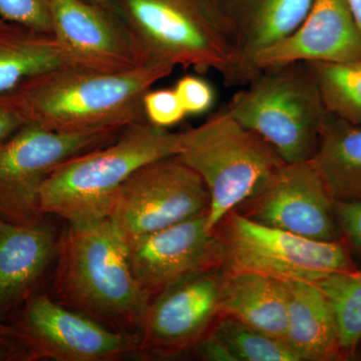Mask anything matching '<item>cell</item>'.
Instances as JSON below:
<instances>
[{
  "instance_id": "1",
  "label": "cell",
  "mask_w": 361,
  "mask_h": 361,
  "mask_svg": "<svg viewBox=\"0 0 361 361\" xmlns=\"http://www.w3.org/2000/svg\"><path fill=\"white\" fill-rule=\"evenodd\" d=\"M173 71L139 66L110 73L61 66L30 78L13 94L26 123L63 134L120 133L146 120L145 94Z\"/></svg>"
},
{
  "instance_id": "2",
  "label": "cell",
  "mask_w": 361,
  "mask_h": 361,
  "mask_svg": "<svg viewBox=\"0 0 361 361\" xmlns=\"http://www.w3.org/2000/svg\"><path fill=\"white\" fill-rule=\"evenodd\" d=\"M56 262L54 300L115 331L137 334L149 299L110 220L68 224Z\"/></svg>"
},
{
  "instance_id": "3",
  "label": "cell",
  "mask_w": 361,
  "mask_h": 361,
  "mask_svg": "<svg viewBox=\"0 0 361 361\" xmlns=\"http://www.w3.org/2000/svg\"><path fill=\"white\" fill-rule=\"evenodd\" d=\"M179 149L180 133L147 120L132 123L113 141L54 169L40 190L42 212L73 225L109 219L116 194L130 176Z\"/></svg>"
},
{
  "instance_id": "4",
  "label": "cell",
  "mask_w": 361,
  "mask_h": 361,
  "mask_svg": "<svg viewBox=\"0 0 361 361\" xmlns=\"http://www.w3.org/2000/svg\"><path fill=\"white\" fill-rule=\"evenodd\" d=\"M140 63L218 71L228 82L236 61L231 25L213 0H116Z\"/></svg>"
},
{
  "instance_id": "5",
  "label": "cell",
  "mask_w": 361,
  "mask_h": 361,
  "mask_svg": "<svg viewBox=\"0 0 361 361\" xmlns=\"http://www.w3.org/2000/svg\"><path fill=\"white\" fill-rule=\"evenodd\" d=\"M205 183L210 230L248 200L285 161L261 135L223 109L180 133L176 155Z\"/></svg>"
},
{
  "instance_id": "6",
  "label": "cell",
  "mask_w": 361,
  "mask_h": 361,
  "mask_svg": "<svg viewBox=\"0 0 361 361\" xmlns=\"http://www.w3.org/2000/svg\"><path fill=\"white\" fill-rule=\"evenodd\" d=\"M226 109L261 135L285 163L311 160L329 113L308 63L261 71Z\"/></svg>"
},
{
  "instance_id": "7",
  "label": "cell",
  "mask_w": 361,
  "mask_h": 361,
  "mask_svg": "<svg viewBox=\"0 0 361 361\" xmlns=\"http://www.w3.org/2000/svg\"><path fill=\"white\" fill-rule=\"evenodd\" d=\"M215 231L222 244L224 270L316 283L334 273L356 269L339 240L305 238L260 224L236 210L226 215Z\"/></svg>"
},
{
  "instance_id": "8",
  "label": "cell",
  "mask_w": 361,
  "mask_h": 361,
  "mask_svg": "<svg viewBox=\"0 0 361 361\" xmlns=\"http://www.w3.org/2000/svg\"><path fill=\"white\" fill-rule=\"evenodd\" d=\"M205 183L176 156L152 161L118 190L109 220L123 241L208 212Z\"/></svg>"
},
{
  "instance_id": "9",
  "label": "cell",
  "mask_w": 361,
  "mask_h": 361,
  "mask_svg": "<svg viewBox=\"0 0 361 361\" xmlns=\"http://www.w3.org/2000/svg\"><path fill=\"white\" fill-rule=\"evenodd\" d=\"M120 133L63 134L25 123L0 145V213L13 222H39L44 215L40 190L52 171L71 157L108 144Z\"/></svg>"
},
{
  "instance_id": "10",
  "label": "cell",
  "mask_w": 361,
  "mask_h": 361,
  "mask_svg": "<svg viewBox=\"0 0 361 361\" xmlns=\"http://www.w3.org/2000/svg\"><path fill=\"white\" fill-rule=\"evenodd\" d=\"M224 269L197 273L149 299L137 336L139 355L173 357L194 348L219 318Z\"/></svg>"
},
{
  "instance_id": "11",
  "label": "cell",
  "mask_w": 361,
  "mask_h": 361,
  "mask_svg": "<svg viewBox=\"0 0 361 361\" xmlns=\"http://www.w3.org/2000/svg\"><path fill=\"white\" fill-rule=\"evenodd\" d=\"M334 199L310 161L284 163L236 209L249 219L305 238L338 240Z\"/></svg>"
},
{
  "instance_id": "12",
  "label": "cell",
  "mask_w": 361,
  "mask_h": 361,
  "mask_svg": "<svg viewBox=\"0 0 361 361\" xmlns=\"http://www.w3.org/2000/svg\"><path fill=\"white\" fill-rule=\"evenodd\" d=\"M123 243L130 270L149 299L197 273L222 268V244L209 228L207 213Z\"/></svg>"
},
{
  "instance_id": "13",
  "label": "cell",
  "mask_w": 361,
  "mask_h": 361,
  "mask_svg": "<svg viewBox=\"0 0 361 361\" xmlns=\"http://www.w3.org/2000/svg\"><path fill=\"white\" fill-rule=\"evenodd\" d=\"M25 337L35 357L56 361H118L139 355V336L115 331L51 295L32 296Z\"/></svg>"
},
{
  "instance_id": "14",
  "label": "cell",
  "mask_w": 361,
  "mask_h": 361,
  "mask_svg": "<svg viewBox=\"0 0 361 361\" xmlns=\"http://www.w3.org/2000/svg\"><path fill=\"white\" fill-rule=\"evenodd\" d=\"M52 35L68 66L121 73L142 66L129 30L111 6L85 0H49Z\"/></svg>"
},
{
  "instance_id": "15",
  "label": "cell",
  "mask_w": 361,
  "mask_h": 361,
  "mask_svg": "<svg viewBox=\"0 0 361 361\" xmlns=\"http://www.w3.org/2000/svg\"><path fill=\"white\" fill-rule=\"evenodd\" d=\"M361 61V32L348 0H313L291 35L256 56V71L291 63Z\"/></svg>"
},
{
  "instance_id": "16",
  "label": "cell",
  "mask_w": 361,
  "mask_h": 361,
  "mask_svg": "<svg viewBox=\"0 0 361 361\" xmlns=\"http://www.w3.org/2000/svg\"><path fill=\"white\" fill-rule=\"evenodd\" d=\"M313 0H232L222 8L231 25L236 61L226 85H245L257 75L256 56L291 35Z\"/></svg>"
},
{
  "instance_id": "17",
  "label": "cell",
  "mask_w": 361,
  "mask_h": 361,
  "mask_svg": "<svg viewBox=\"0 0 361 361\" xmlns=\"http://www.w3.org/2000/svg\"><path fill=\"white\" fill-rule=\"evenodd\" d=\"M59 239L52 228L0 218V306L23 298L56 260Z\"/></svg>"
},
{
  "instance_id": "18",
  "label": "cell",
  "mask_w": 361,
  "mask_h": 361,
  "mask_svg": "<svg viewBox=\"0 0 361 361\" xmlns=\"http://www.w3.org/2000/svg\"><path fill=\"white\" fill-rule=\"evenodd\" d=\"M287 289L285 341L300 361L339 360L342 350L334 310L317 284L284 280Z\"/></svg>"
},
{
  "instance_id": "19",
  "label": "cell",
  "mask_w": 361,
  "mask_h": 361,
  "mask_svg": "<svg viewBox=\"0 0 361 361\" xmlns=\"http://www.w3.org/2000/svg\"><path fill=\"white\" fill-rule=\"evenodd\" d=\"M219 311L220 316L234 318L285 341L287 289L284 280L251 271L224 270Z\"/></svg>"
},
{
  "instance_id": "20",
  "label": "cell",
  "mask_w": 361,
  "mask_h": 361,
  "mask_svg": "<svg viewBox=\"0 0 361 361\" xmlns=\"http://www.w3.org/2000/svg\"><path fill=\"white\" fill-rule=\"evenodd\" d=\"M310 161L334 201L361 200V126L327 113Z\"/></svg>"
},
{
  "instance_id": "21",
  "label": "cell",
  "mask_w": 361,
  "mask_h": 361,
  "mask_svg": "<svg viewBox=\"0 0 361 361\" xmlns=\"http://www.w3.org/2000/svg\"><path fill=\"white\" fill-rule=\"evenodd\" d=\"M61 66H68V61L51 33L0 18V94Z\"/></svg>"
},
{
  "instance_id": "22",
  "label": "cell",
  "mask_w": 361,
  "mask_h": 361,
  "mask_svg": "<svg viewBox=\"0 0 361 361\" xmlns=\"http://www.w3.org/2000/svg\"><path fill=\"white\" fill-rule=\"evenodd\" d=\"M329 113L361 126V61L308 63Z\"/></svg>"
},
{
  "instance_id": "23",
  "label": "cell",
  "mask_w": 361,
  "mask_h": 361,
  "mask_svg": "<svg viewBox=\"0 0 361 361\" xmlns=\"http://www.w3.org/2000/svg\"><path fill=\"white\" fill-rule=\"evenodd\" d=\"M236 361H300L284 339L228 317L219 316L211 329Z\"/></svg>"
},
{
  "instance_id": "24",
  "label": "cell",
  "mask_w": 361,
  "mask_h": 361,
  "mask_svg": "<svg viewBox=\"0 0 361 361\" xmlns=\"http://www.w3.org/2000/svg\"><path fill=\"white\" fill-rule=\"evenodd\" d=\"M334 310L344 355L361 341V271L334 273L316 282Z\"/></svg>"
},
{
  "instance_id": "25",
  "label": "cell",
  "mask_w": 361,
  "mask_h": 361,
  "mask_svg": "<svg viewBox=\"0 0 361 361\" xmlns=\"http://www.w3.org/2000/svg\"><path fill=\"white\" fill-rule=\"evenodd\" d=\"M146 120L157 127H173L184 120L186 111L172 89L149 90L142 99Z\"/></svg>"
},
{
  "instance_id": "26",
  "label": "cell",
  "mask_w": 361,
  "mask_h": 361,
  "mask_svg": "<svg viewBox=\"0 0 361 361\" xmlns=\"http://www.w3.org/2000/svg\"><path fill=\"white\" fill-rule=\"evenodd\" d=\"M0 18L52 35L49 0H0Z\"/></svg>"
},
{
  "instance_id": "27",
  "label": "cell",
  "mask_w": 361,
  "mask_h": 361,
  "mask_svg": "<svg viewBox=\"0 0 361 361\" xmlns=\"http://www.w3.org/2000/svg\"><path fill=\"white\" fill-rule=\"evenodd\" d=\"M187 115H202L212 108L215 94L207 80L196 75H185L175 89Z\"/></svg>"
},
{
  "instance_id": "28",
  "label": "cell",
  "mask_w": 361,
  "mask_h": 361,
  "mask_svg": "<svg viewBox=\"0 0 361 361\" xmlns=\"http://www.w3.org/2000/svg\"><path fill=\"white\" fill-rule=\"evenodd\" d=\"M339 231L361 255V200L334 201Z\"/></svg>"
},
{
  "instance_id": "29",
  "label": "cell",
  "mask_w": 361,
  "mask_h": 361,
  "mask_svg": "<svg viewBox=\"0 0 361 361\" xmlns=\"http://www.w3.org/2000/svg\"><path fill=\"white\" fill-rule=\"evenodd\" d=\"M25 123V116L13 92L0 94V145Z\"/></svg>"
},
{
  "instance_id": "30",
  "label": "cell",
  "mask_w": 361,
  "mask_h": 361,
  "mask_svg": "<svg viewBox=\"0 0 361 361\" xmlns=\"http://www.w3.org/2000/svg\"><path fill=\"white\" fill-rule=\"evenodd\" d=\"M203 360L210 361H236L224 342L212 331L197 343L194 348Z\"/></svg>"
},
{
  "instance_id": "31",
  "label": "cell",
  "mask_w": 361,
  "mask_h": 361,
  "mask_svg": "<svg viewBox=\"0 0 361 361\" xmlns=\"http://www.w3.org/2000/svg\"><path fill=\"white\" fill-rule=\"evenodd\" d=\"M348 4L361 32V0H348Z\"/></svg>"
},
{
  "instance_id": "32",
  "label": "cell",
  "mask_w": 361,
  "mask_h": 361,
  "mask_svg": "<svg viewBox=\"0 0 361 361\" xmlns=\"http://www.w3.org/2000/svg\"><path fill=\"white\" fill-rule=\"evenodd\" d=\"M9 336H11V332H9V330L7 329L1 322H0V343L6 341Z\"/></svg>"
},
{
  "instance_id": "33",
  "label": "cell",
  "mask_w": 361,
  "mask_h": 361,
  "mask_svg": "<svg viewBox=\"0 0 361 361\" xmlns=\"http://www.w3.org/2000/svg\"><path fill=\"white\" fill-rule=\"evenodd\" d=\"M87 2H92V4H101V6H113L114 2L116 0H85Z\"/></svg>"
},
{
  "instance_id": "34",
  "label": "cell",
  "mask_w": 361,
  "mask_h": 361,
  "mask_svg": "<svg viewBox=\"0 0 361 361\" xmlns=\"http://www.w3.org/2000/svg\"><path fill=\"white\" fill-rule=\"evenodd\" d=\"M2 356H4V353H2L1 349H0V360H1Z\"/></svg>"
}]
</instances>
